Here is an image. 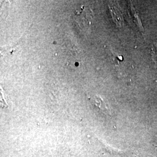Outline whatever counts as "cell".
Masks as SVG:
<instances>
[{
    "label": "cell",
    "mask_w": 157,
    "mask_h": 157,
    "mask_svg": "<svg viewBox=\"0 0 157 157\" xmlns=\"http://www.w3.org/2000/svg\"><path fill=\"white\" fill-rule=\"evenodd\" d=\"M151 56L152 60L157 63V43H154L152 46L151 49Z\"/></svg>",
    "instance_id": "obj_3"
},
{
    "label": "cell",
    "mask_w": 157,
    "mask_h": 157,
    "mask_svg": "<svg viewBox=\"0 0 157 157\" xmlns=\"http://www.w3.org/2000/svg\"><path fill=\"white\" fill-rule=\"evenodd\" d=\"M74 19L80 28L86 30L90 28L91 25L92 11L89 8L82 6L75 12Z\"/></svg>",
    "instance_id": "obj_1"
},
{
    "label": "cell",
    "mask_w": 157,
    "mask_h": 157,
    "mask_svg": "<svg viewBox=\"0 0 157 157\" xmlns=\"http://www.w3.org/2000/svg\"><path fill=\"white\" fill-rule=\"evenodd\" d=\"M91 100L95 107L98 108L101 112L104 113H109V109L107 107V104L101 97L95 95Z\"/></svg>",
    "instance_id": "obj_2"
}]
</instances>
